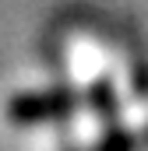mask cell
Wrapping results in <instances>:
<instances>
[{"label": "cell", "mask_w": 148, "mask_h": 151, "mask_svg": "<svg viewBox=\"0 0 148 151\" xmlns=\"http://www.w3.org/2000/svg\"><path fill=\"white\" fill-rule=\"evenodd\" d=\"M138 148V137H127V134H116V137H110V141H102L99 148L92 151H134Z\"/></svg>", "instance_id": "obj_2"}, {"label": "cell", "mask_w": 148, "mask_h": 151, "mask_svg": "<svg viewBox=\"0 0 148 151\" xmlns=\"http://www.w3.org/2000/svg\"><path fill=\"white\" fill-rule=\"evenodd\" d=\"M74 95L71 91H46V95H21L11 102V116L18 123H36V119H49V116L71 113Z\"/></svg>", "instance_id": "obj_1"}]
</instances>
